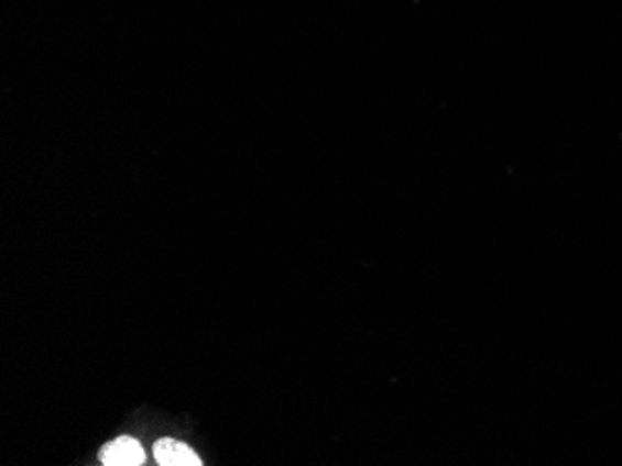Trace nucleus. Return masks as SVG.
<instances>
[{
    "label": "nucleus",
    "instance_id": "2",
    "mask_svg": "<svg viewBox=\"0 0 622 466\" xmlns=\"http://www.w3.org/2000/svg\"><path fill=\"white\" fill-rule=\"evenodd\" d=\"M153 455L161 466H201L200 455L188 444L174 439H161L153 446Z\"/></svg>",
    "mask_w": 622,
    "mask_h": 466
},
{
    "label": "nucleus",
    "instance_id": "1",
    "mask_svg": "<svg viewBox=\"0 0 622 466\" xmlns=\"http://www.w3.org/2000/svg\"><path fill=\"white\" fill-rule=\"evenodd\" d=\"M105 466H140L145 463V450L133 436H118L99 452Z\"/></svg>",
    "mask_w": 622,
    "mask_h": 466
}]
</instances>
